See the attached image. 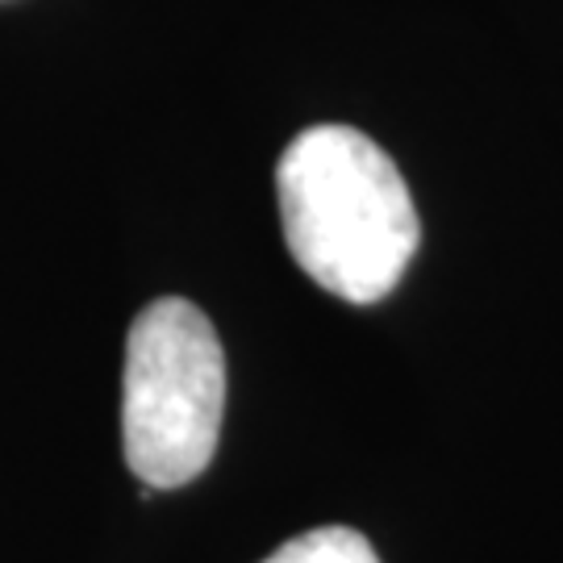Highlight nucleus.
<instances>
[{"mask_svg": "<svg viewBox=\"0 0 563 563\" xmlns=\"http://www.w3.org/2000/svg\"><path fill=\"white\" fill-rule=\"evenodd\" d=\"M284 242L339 301H384L418 251V213L397 163L351 125H313L276 167Z\"/></svg>", "mask_w": 563, "mask_h": 563, "instance_id": "f257e3e1", "label": "nucleus"}, {"mask_svg": "<svg viewBox=\"0 0 563 563\" xmlns=\"http://www.w3.org/2000/svg\"><path fill=\"white\" fill-rule=\"evenodd\" d=\"M225 351L213 322L184 297L142 309L125 334L121 446L142 488L197 481L222 434Z\"/></svg>", "mask_w": 563, "mask_h": 563, "instance_id": "f03ea898", "label": "nucleus"}, {"mask_svg": "<svg viewBox=\"0 0 563 563\" xmlns=\"http://www.w3.org/2000/svg\"><path fill=\"white\" fill-rule=\"evenodd\" d=\"M263 563H380L372 543L351 526H318L276 547Z\"/></svg>", "mask_w": 563, "mask_h": 563, "instance_id": "7ed1b4c3", "label": "nucleus"}]
</instances>
